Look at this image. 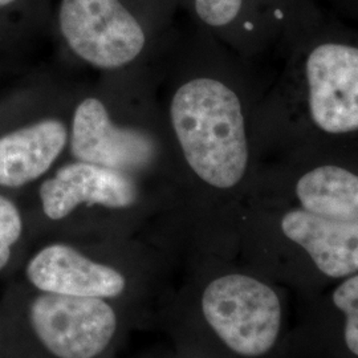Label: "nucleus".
Here are the masks:
<instances>
[{
  "label": "nucleus",
  "mask_w": 358,
  "mask_h": 358,
  "mask_svg": "<svg viewBox=\"0 0 358 358\" xmlns=\"http://www.w3.org/2000/svg\"><path fill=\"white\" fill-rule=\"evenodd\" d=\"M250 198L358 222V145L267 159Z\"/></svg>",
  "instance_id": "obj_9"
},
{
  "label": "nucleus",
  "mask_w": 358,
  "mask_h": 358,
  "mask_svg": "<svg viewBox=\"0 0 358 358\" xmlns=\"http://www.w3.org/2000/svg\"><path fill=\"white\" fill-rule=\"evenodd\" d=\"M320 3L329 8V13L358 24V0H320Z\"/></svg>",
  "instance_id": "obj_15"
},
{
  "label": "nucleus",
  "mask_w": 358,
  "mask_h": 358,
  "mask_svg": "<svg viewBox=\"0 0 358 358\" xmlns=\"http://www.w3.org/2000/svg\"><path fill=\"white\" fill-rule=\"evenodd\" d=\"M19 0H0V10H4L10 6H13L15 3H17Z\"/></svg>",
  "instance_id": "obj_17"
},
{
  "label": "nucleus",
  "mask_w": 358,
  "mask_h": 358,
  "mask_svg": "<svg viewBox=\"0 0 358 358\" xmlns=\"http://www.w3.org/2000/svg\"><path fill=\"white\" fill-rule=\"evenodd\" d=\"M140 358H183L180 355H178L176 350H170L167 348H158L150 350L145 355H142Z\"/></svg>",
  "instance_id": "obj_16"
},
{
  "label": "nucleus",
  "mask_w": 358,
  "mask_h": 358,
  "mask_svg": "<svg viewBox=\"0 0 358 358\" xmlns=\"http://www.w3.org/2000/svg\"><path fill=\"white\" fill-rule=\"evenodd\" d=\"M69 142V129L59 118H45L0 138V186L19 189L41 178Z\"/></svg>",
  "instance_id": "obj_12"
},
{
  "label": "nucleus",
  "mask_w": 358,
  "mask_h": 358,
  "mask_svg": "<svg viewBox=\"0 0 358 358\" xmlns=\"http://www.w3.org/2000/svg\"><path fill=\"white\" fill-rule=\"evenodd\" d=\"M260 105L264 161L282 154L358 145V24L329 11L282 52Z\"/></svg>",
  "instance_id": "obj_2"
},
{
  "label": "nucleus",
  "mask_w": 358,
  "mask_h": 358,
  "mask_svg": "<svg viewBox=\"0 0 358 358\" xmlns=\"http://www.w3.org/2000/svg\"><path fill=\"white\" fill-rule=\"evenodd\" d=\"M23 230L24 222L17 206L0 195V272L10 264L13 248L19 243Z\"/></svg>",
  "instance_id": "obj_14"
},
{
  "label": "nucleus",
  "mask_w": 358,
  "mask_h": 358,
  "mask_svg": "<svg viewBox=\"0 0 358 358\" xmlns=\"http://www.w3.org/2000/svg\"><path fill=\"white\" fill-rule=\"evenodd\" d=\"M194 26L243 57L282 56L325 10L320 0H182Z\"/></svg>",
  "instance_id": "obj_10"
},
{
  "label": "nucleus",
  "mask_w": 358,
  "mask_h": 358,
  "mask_svg": "<svg viewBox=\"0 0 358 358\" xmlns=\"http://www.w3.org/2000/svg\"><path fill=\"white\" fill-rule=\"evenodd\" d=\"M333 303L344 315V340L352 355L358 357V273L345 278L333 292Z\"/></svg>",
  "instance_id": "obj_13"
},
{
  "label": "nucleus",
  "mask_w": 358,
  "mask_h": 358,
  "mask_svg": "<svg viewBox=\"0 0 358 358\" xmlns=\"http://www.w3.org/2000/svg\"><path fill=\"white\" fill-rule=\"evenodd\" d=\"M257 257L297 256L331 279L358 273V222L250 198L239 243Z\"/></svg>",
  "instance_id": "obj_7"
},
{
  "label": "nucleus",
  "mask_w": 358,
  "mask_h": 358,
  "mask_svg": "<svg viewBox=\"0 0 358 358\" xmlns=\"http://www.w3.org/2000/svg\"><path fill=\"white\" fill-rule=\"evenodd\" d=\"M28 288L20 304L24 358H115L131 331L146 327L113 303Z\"/></svg>",
  "instance_id": "obj_6"
},
{
  "label": "nucleus",
  "mask_w": 358,
  "mask_h": 358,
  "mask_svg": "<svg viewBox=\"0 0 358 358\" xmlns=\"http://www.w3.org/2000/svg\"><path fill=\"white\" fill-rule=\"evenodd\" d=\"M68 143L75 161L131 176L149 169L157 157V145L148 131L115 124L105 103L93 96L77 103Z\"/></svg>",
  "instance_id": "obj_11"
},
{
  "label": "nucleus",
  "mask_w": 358,
  "mask_h": 358,
  "mask_svg": "<svg viewBox=\"0 0 358 358\" xmlns=\"http://www.w3.org/2000/svg\"><path fill=\"white\" fill-rule=\"evenodd\" d=\"M165 263L129 238H56L29 257L24 275L35 289L113 303L150 327L167 292Z\"/></svg>",
  "instance_id": "obj_4"
},
{
  "label": "nucleus",
  "mask_w": 358,
  "mask_h": 358,
  "mask_svg": "<svg viewBox=\"0 0 358 358\" xmlns=\"http://www.w3.org/2000/svg\"><path fill=\"white\" fill-rule=\"evenodd\" d=\"M161 299L154 324L183 358H263L282 332L278 292L252 272L199 269Z\"/></svg>",
  "instance_id": "obj_3"
},
{
  "label": "nucleus",
  "mask_w": 358,
  "mask_h": 358,
  "mask_svg": "<svg viewBox=\"0 0 358 358\" xmlns=\"http://www.w3.org/2000/svg\"><path fill=\"white\" fill-rule=\"evenodd\" d=\"M41 215L60 239L129 238L146 207L134 176L73 161L38 187Z\"/></svg>",
  "instance_id": "obj_5"
},
{
  "label": "nucleus",
  "mask_w": 358,
  "mask_h": 358,
  "mask_svg": "<svg viewBox=\"0 0 358 358\" xmlns=\"http://www.w3.org/2000/svg\"><path fill=\"white\" fill-rule=\"evenodd\" d=\"M182 0H59L57 31L66 48L99 69H118L145 51Z\"/></svg>",
  "instance_id": "obj_8"
},
{
  "label": "nucleus",
  "mask_w": 358,
  "mask_h": 358,
  "mask_svg": "<svg viewBox=\"0 0 358 358\" xmlns=\"http://www.w3.org/2000/svg\"><path fill=\"white\" fill-rule=\"evenodd\" d=\"M230 50L195 27L194 60L169 103L183 164L187 215L199 250L226 252L239 244L244 201L264 164L259 115L263 94Z\"/></svg>",
  "instance_id": "obj_1"
}]
</instances>
